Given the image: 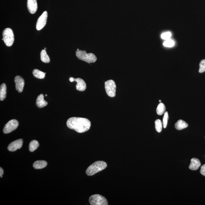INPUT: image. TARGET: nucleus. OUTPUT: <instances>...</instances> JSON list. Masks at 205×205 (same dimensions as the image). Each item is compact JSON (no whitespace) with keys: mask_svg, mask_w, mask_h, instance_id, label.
<instances>
[{"mask_svg":"<svg viewBox=\"0 0 205 205\" xmlns=\"http://www.w3.org/2000/svg\"><path fill=\"white\" fill-rule=\"evenodd\" d=\"M48 13L44 11L38 18L36 24V29L38 30L42 29L45 25L47 22Z\"/></svg>","mask_w":205,"mask_h":205,"instance_id":"9","label":"nucleus"},{"mask_svg":"<svg viewBox=\"0 0 205 205\" xmlns=\"http://www.w3.org/2000/svg\"><path fill=\"white\" fill-rule=\"evenodd\" d=\"M166 107L164 104L161 102L157 107V113L158 115H162L164 113Z\"/></svg>","mask_w":205,"mask_h":205,"instance_id":"21","label":"nucleus"},{"mask_svg":"<svg viewBox=\"0 0 205 205\" xmlns=\"http://www.w3.org/2000/svg\"><path fill=\"white\" fill-rule=\"evenodd\" d=\"M155 127L156 130L158 133H161L162 129V123L161 120L157 119L155 121Z\"/></svg>","mask_w":205,"mask_h":205,"instance_id":"22","label":"nucleus"},{"mask_svg":"<svg viewBox=\"0 0 205 205\" xmlns=\"http://www.w3.org/2000/svg\"><path fill=\"white\" fill-rule=\"evenodd\" d=\"M205 72V59L201 60L199 64V72L203 73Z\"/></svg>","mask_w":205,"mask_h":205,"instance_id":"24","label":"nucleus"},{"mask_svg":"<svg viewBox=\"0 0 205 205\" xmlns=\"http://www.w3.org/2000/svg\"><path fill=\"white\" fill-rule=\"evenodd\" d=\"M3 41L7 46H11L13 44L14 36L13 32L10 28L5 29L2 33Z\"/></svg>","mask_w":205,"mask_h":205,"instance_id":"4","label":"nucleus"},{"mask_svg":"<svg viewBox=\"0 0 205 205\" xmlns=\"http://www.w3.org/2000/svg\"><path fill=\"white\" fill-rule=\"evenodd\" d=\"M23 145V140L22 139H18L11 142L8 147V149L10 152L16 151L18 149L21 148Z\"/></svg>","mask_w":205,"mask_h":205,"instance_id":"10","label":"nucleus"},{"mask_svg":"<svg viewBox=\"0 0 205 205\" xmlns=\"http://www.w3.org/2000/svg\"><path fill=\"white\" fill-rule=\"evenodd\" d=\"M33 74L35 77L38 79H44L46 73L40 71L38 69H34L33 72Z\"/></svg>","mask_w":205,"mask_h":205,"instance_id":"19","label":"nucleus"},{"mask_svg":"<svg viewBox=\"0 0 205 205\" xmlns=\"http://www.w3.org/2000/svg\"><path fill=\"white\" fill-rule=\"evenodd\" d=\"M41 59L43 62L45 63H48L50 61V59L48 56L46 50L44 49L41 51Z\"/></svg>","mask_w":205,"mask_h":205,"instance_id":"18","label":"nucleus"},{"mask_svg":"<svg viewBox=\"0 0 205 205\" xmlns=\"http://www.w3.org/2000/svg\"><path fill=\"white\" fill-rule=\"evenodd\" d=\"M44 95L41 94L37 98L36 104L39 108H44L48 105V102L44 100Z\"/></svg>","mask_w":205,"mask_h":205,"instance_id":"14","label":"nucleus"},{"mask_svg":"<svg viewBox=\"0 0 205 205\" xmlns=\"http://www.w3.org/2000/svg\"><path fill=\"white\" fill-rule=\"evenodd\" d=\"M201 165V163L198 158H193L191 160V163L189 168L191 170L196 171L198 170Z\"/></svg>","mask_w":205,"mask_h":205,"instance_id":"13","label":"nucleus"},{"mask_svg":"<svg viewBox=\"0 0 205 205\" xmlns=\"http://www.w3.org/2000/svg\"><path fill=\"white\" fill-rule=\"evenodd\" d=\"M4 174V170L1 167L0 168V176L1 177H2L3 174Z\"/></svg>","mask_w":205,"mask_h":205,"instance_id":"28","label":"nucleus"},{"mask_svg":"<svg viewBox=\"0 0 205 205\" xmlns=\"http://www.w3.org/2000/svg\"><path fill=\"white\" fill-rule=\"evenodd\" d=\"M69 81L71 82L74 81L76 82L77 84L76 86L77 90L78 91H84L87 87L86 83L84 80L80 78H74L73 77H70L69 78Z\"/></svg>","mask_w":205,"mask_h":205,"instance_id":"8","label":"nucleus"},{"mask_svg":"<svg viewBox=\"0 0 205 205\" xmlns=\"http://www.w3.org/2000/svg\"><path fill=\"white\" fill-rule=\"evenodd\" d=\"M171 36V33L169 32L163 33L161 35V37L162 39L167 40L169 39Z\"/></svg>","mask_w":205,"mask_h":205,"instance_id":"26","label":"nucleus"},{"mask_svg":"<svg viewBox=\"0 0 205 205\" xmlns=\"http://www.w3.org/2000/svg\"><path fill=\"white\" fill-rule=\"evenodd\" d=\"M91 205H108V202L105 197L99 194L92 195L89 199Z\"/></svg>","mask_w":205,"mask_h":205,"instance_id":"5","label":"nucleus"},{"mask_svg":"<svg viewBox=\"0 0 205 205\" xmlns=\"http://www.w3.org/2000/svg\"><path fill=\"white\" fill-rule=\"evenodd\" d=\"M27 7L30 14H34L38 8L37 0H28Z\"/></svg>","mask_w":205,"mask_h":205,"instance_id":"12","label":"nucleus"},{"mask_svg":"<svg viewBox=\"0 0 205 205\" xmlns=\"http://www.w3.org/2000/svg\"><path fill=\"white\" fill-rule=\"evenodd\" d=\"M188 124L183 120H179L176 123L175 127L177 130H180L188 127Z\"/></svg>","mask_w":205,"mask_h":205,"instance_id":"16","label":"nucleus"},{"mask_svg":"<svg viewBox=\"0 0 205 205\" xmlns=\"http://www.w3.org/2000/svg\"><path fill=\"white\" fill-rule=\"evenodd\" d=\"M163 45L165 47H172L174 46V42L172 40L168 39L166 40L163 44Z\"/></svg>","mask_w":205,"mask_h":205,"instance_id":"25","label":"nucleus"},{"mask_svg":"<svg viewBox=\"0 0 205 205\" xmlns=\"http://www.w3.org/2000/svg\"><path fill=\"white\" fill-rule=\"evenodd\" d=\"M169 116H168V113L167 111L165 112L164 113V116L163 117V127L164 129L166 128V126H167L168 124V120Z\"/></svg>","mask_w":205,"mask_h":205,"instance_id":"23","label":"nucleus"},{"mask_svg":"<svg viewBox=\"0 0 205 205\" xmlns=\"http://www.w3.org/2000/svg\"><path fill=\"white\" fill-rule=\"evenodd\" d=\"M15 82L17 91L19 92H22L25 86V81L23 78L19 76H16L15 78Z\"/></svg>","mask_w":205,"mask_h":205,"instance_id":"11","label":"nucleus"},{"mask_svg":"<svg viewBox=\"0 0 205 205\" xmlns=\"http://www.w3.org/2000/svg\"><path fill=\"white\" fill-rule=\"evenodd\" d=\"M18 126L19 122L17 120H11L5 126L3 129V132L5 134L9 133L15 130Z\"/></svg>","mask_w":205,"mask_h":205,"instance_id":"7","label":"nucleus"},{"mask_svg":"<svg viewBox=\"0 0 205 205\" xmlns=\"http://www.w3.org/2000/svg\"><path fill=\"white\" fill-rule=\"evenodd\" d=\"M7 95V87L5 83L2 84L0 87V100L3 101Z\"/></svg>","mask_w":205,"mask_h":205,"instance_id":"17","label":"nucleus"},{"mask_svg":"<svg viewBox=\"0 0 205 205\" xmlns=\"http://www.w3.org/2000/svg\"><path fill=\"white\" fill-rule=\"evenodd\" d=\"M76 54L78 59L89 64L94 63L97 60L95 54L92 53H87L85 51L77 50L76 51Z\"/></svg>","mask_w":205,"mask_h":205,"instance_id":"3","label":"nucleus"},{"mask_svg":"<svg viewBox=\"0 0 205 205\" xmlns=\"http://www.w3.org/2000/svg\"><path fill=\"white\" fill-rule=\"evenodd\" d=\"M44 49H45V50H46V48H44Z\"/></svg>","mask_w":205,"mask_h":205,"instance_id":"29","label":"nucleus"},{"mask_svg":"<svg viewBox=\"0 0 205 205\" xmlns=\"http://www.w3.org/2000/svg\"><path fill=\"white\" fill-rule=\"evenodd\" d=\"M67 126L79 133H83L89 130L91 126L90 121L85 118L72 117L68 120Z\"/></svg>","mask_w":205,"mask_h":205,"instance_id":"1","label":"nucleus"},{"mask_svg":"<svg viewBox=\"0 0 205 205\" xmlns=\"http://www.w3.org/2000/svg\"><path fill=\"white\" fill-rule=\"evenodd\" d=\"M47 165V163L45 161H38L33 163V167L35 169H41L45 168Z\"/></svg>","mask_w":205,"mask_h":205,"instance_id":"15","label":"nucleus"},{"mask_svg":"<svg viewBox=\"0 0 205 205\" xmlns=\"http://www.w3.org/2000/svg\"><path fill=\"white\" fill-rule=\"evenodd\" d=\"M39 144L37 141L33 140L30 142L29 145V150L30 152H33L39 147Z\"/></svg>","mask_w":205,"mask_h":205,"instance_id":"20","label":"nucleus"},{"mask_svg":"<svg viewBox=\"0 0 205 205\" xmlns=\"http://www.w3.org/2000/svg\"><path fill=\"white\" fill-rule=\"evenodd\" d=\"M105 89L107 95L110 97H114L116 95V86L115 82L113 80L106 81Z\"/></svg>","mask_w":205,"mask_h":205,"instance_id":"6","label":"nucleus"},{"mask_svg":"<svg viewBox=\"0 0 205 205\" xmlns=\"http://www.w3.org/2000/svg\"><path fill=\"white\" fill-rule=\"evenodd\" d=\"M47 96V95H46V94L45 96Z\"/></svg>","mask_w":205,"mask_h":205,"instance_id":"31","label":"nucleus"},{"mask_svg":"<svg viewBox=\"0 0 205 205\" xmlns=\"http://www.w3.org/2000/svg\"><path fill=\"white\" fill-rule=\"evenodd\" d=\"M107 166V163L105 161H96L87 168L86 171V174L89 176L94 175L97 173L103 170L106 168Z\"/></svg>","mask_w":205,"mask_h":205,"instance_id":"2","label":"nucleus"},{"mask_svg":"<svg viewBox=\"0 0 205 205\" xmlns=\"http://www.w3.org/2000/svg\"><path fill=\"white\" fill-rule=\"evenodd\" d=\"M200 172V173H201L202 175L205 176V164H203V165L201 166Z\"/></svg>","mask_w":205,"mask_h":205,"instance_id":"27","label":"nucleus"},{"mask_svg":"<svg viewBox=\"0 0 205 205\" xmlns=\"http://www.w3.org/2000/svg\"><path fill=\"white\" fill-rule=\"evenodd\" d=\"M159 102H161V100H159Z\"/></svg>","mask_w":205,"mask_h":205,"instance_id":"30","label":"nucleus"}]
</instances>
